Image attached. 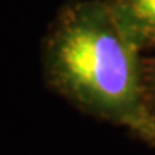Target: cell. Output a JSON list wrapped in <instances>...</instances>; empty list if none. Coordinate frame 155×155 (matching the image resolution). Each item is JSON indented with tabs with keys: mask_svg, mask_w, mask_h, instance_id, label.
Segmentation results:
<instances>
[{
	"mask_svg": "<svg viewBox=\"0 0 155 155\" xmlns=\"http://www.w3.org/2000/svg\"><path fill=\"white\" fill-rule=\"evenodd\" d=\"M41 64L53 93L155 147L146 58L124 36L104 0H68L60 6L41 42Z\"/></svg>",
	"mask_w": 155,
	"mask_h": 155,
	"instance_id": "1",
	"label": "cell"
},
{
	"mask_svg": "<svg viewBox=\"0 0 155 155\" xmlns=\"http://www.w3.org/2000/svg\"><path fill=\"white\" fill-rule=\"evenodd\" d=\"M135 49L155 52V0H104Z\"/></svg>",
	"mask_w": 155,
	"mask_h": 155,
	"instance_id": "2",
	"label": "cell"
},
{
	"mask_svg": "<svg viewBox=\"0 0 155 155\" xmlns=\"http://www.w3.org/2000/svg\"><path fill=\"white\" fill-rule=\"evenodd\" d=\"M146 96L149 110L155 117V52L150 58H146Z\"/></svg>",
	"mask_w": 155,
	"mask_h": 155,
	"instance_id": "3",
	"label": "cell"
}]
</instances>
